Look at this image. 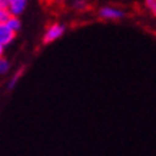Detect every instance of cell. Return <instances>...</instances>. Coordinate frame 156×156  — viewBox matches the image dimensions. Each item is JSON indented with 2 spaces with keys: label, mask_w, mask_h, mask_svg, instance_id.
<instances>
[{
  "label": "cell",
  "mask_w": 156,
  "mask_h": 156,
  "mask_svg": "<svg viewBox=\"0 0 156 156\" xmlns=\"http://www.w3.org/2000/svg\"><path fill=\"white\" fill-rule=\"evenodd\" d=\"M9 6V0H0V7L2 9H7Z\"/></svg>",
  "instance_id": "obj_11"
},
{
  "label": "cell",
  "mask_w": 156,
  "mask_h": 156,
  "mask_svg": "<svg viewBox=\"0 0 156 156\" xmlns=\"http://www.w3.org/2000/svg\"><path fill=\"white\" fill-rule=\"evenodd\" d=\"M7 26H9L13 32H19L20 29H22V22H20L19 16H10L9 20H7Z\"/></svg>",
  "instance_id": "obj_6"
},
{
  "label": "cell",
  "mask_w": 156,
  "mask_h": 156,
  "mask_svg": "<svg viewBox=\"0 0 156 156\" xmlns=\"http://www.w3.org/2000/svg\"><path fill=\"white\" fill-rule=\"evenodd\" d=\"M72 6H73V9L77 10V12H83V10L87 9V2L86 0H73V3H72Z\"/></svg>",
  "instance_id": "obj_8"
},
{
  "label": "cell",
  "mask_w": 156,
  "mask_h": 156,
  "mask_svg": "<svg viewBox=\"0 0 156 156\" xmlns=\"http://www.w3.org/2000/svg\"><path fill=\"white\" fill-rule=\"evenodd\" d=\"M3 52H5V46H2V44H0V57L3 56Z\"/></svg>",
  "instance_id": "obj_12"
},
{
  "label": "cell",
  "mask_w": 156,
  "mask_h": 156,
  "mask_svg": "<svg viewBox=\"0 0 156 156\" xmlns=\"http://www.w3.org/2000/svg\"><path fill=\"white\" fill-rule=\"evenodd\" d=\"M66 32V26L62 23H52L49 24L48 29L44 30V33H43V43L44 44H49V43H53L59 40V39L65 34Z\"/></svg>",
  "instance_id": "obj_1"
},
{
  "label": "cell",
  "mask_w": 156,
  "mask_h": 156,
  "mask_svg": "<svg viewBox=\"0 0 156 156\" xmlns=\"http://www.w3.org/2000/svg\"><path fill=\"white\" fill-rule=\"evenodd\" d=\"M98 14H99L100 19L112 20V22H116V20H120L125 17V12L119 7H115V6H103L99 9Z\"/></svg>",
  "instance_id": "obj_2"
},
{
  "label": "cell",
  "mask_w": 156,
  "mask_h": 156,
  "mask_svg": "<svg viewBox=\"0 0 156 156\" xmlns=\"http://www.w3.org/2000/svg\"><path fill=\"white\" fill-rule=\"evenodd\" d=\"M10 16H12V14H10L9 10L0 7V23H7V20H9Z\"/></svg>",
  "instance_id": "obj_10"
},
{
  "label": "cell",
  "mask_w": 156,
  "mask_h": 156,
  "mask_svg": "<svg viewBox=\"0 0 156 156\" xmlns=\"http://www.w3.org/2000/svg\"><path fill=\"white\" fill-rule=\"evenodd\" d=\"M10 70V62L6 59V57H0V76L6 75L7 72Z\"/></svg>",
  "instance_id": "obj_7"
},
{
  "label": "cell",
  "mask_w": 156,
  "mask_h": 156,
  "mask_svg": "<svg viewBox=\"0 0 156 156\" xmlns=\"http://www.w3.org/2000/svg\"><path fill=\"white\" fill-rule=\"evenodd\" d=\"M23 73H24V67H20L19 70H17L13 76H12V79L9 80V83H7V89L13 90L14 87H16V85H17V82L20 80V77L23 76Z\"/></svg>",
  "instance_id": "obj_5"
},
{
  "label": "cell",
  "mask_w": 156,
  "mask_h": 156,
  "mask_svg": "<svg viewBox=\"0 0 156 156\" xmlns=\"http://www.w3.org/2000/svg\"><path fill=\"white\" fill-rule=\"evenodd\" d=\"M53 2H56V3H66L69 0H53Z\"/></svg>",
  "instance_id": "obj_13"
},
{
  "label": "cell",
  "mask_w": 156,
  "mask_h": 156,
  "mask_svg": "<svg viewBox=\"0 0 156 156\" xmlns=\"http://www.w3.org/2000/svg\"><path fill=\"white\" fill-rule=\"evenodd\" d=\"M145 6H146V9L156 17V0H145Z\"/></svg>",
  "instance_id": "obj_9"
},
{
  "label": "cell",
  "mask_w": 156,
  "mask_h": 156,
  "mask_svg": "<svg viewBox=\"0 0 156 156\" xmlns=\"http://www.w3.org/2000/svg\"><path fill=\"white\" fill-rule=\"evenodd\" d=\"M27 7V0H9L7 10L12 16H20Z\"/></svg>",
  "instance_id": "obj_4"
},
{
  "label": "cell",
  "mask_w": 156,
  "mask_h": 156,
  "mask_svg": "<svg viewBox=\"0 0 156 156\" xmlns=\"http://www.w3.org/2000/svg\"><path fill=\"white\" fill-rule=\"evenodd\" d=\"M16 37V32L7 26V23H0V44L2 46H9L10 43H13Z\"/></svg>",
  "instance_id": "obj_3"
}]
</instances>
